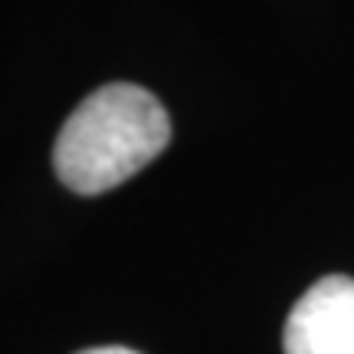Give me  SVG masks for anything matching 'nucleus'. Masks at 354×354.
<instances>
[{
	"mask_svg": "<svg viewBox=\"0 0 354 354\" xmlns=\"http://www.w3.org/2000/svg\"><path fill=\"white\" fill-rule=\"evenodd\" d=\"M171 141V118L148 88L112 82L79 102L53 148V167L69 190L95 197L125 184Z\"/></svg>",
	"mask_w": 354,
	"mask_h": 354,
	"instance_id": "obj_1",
	"label": "nucleus"
},
{
	"mask_svg": "<svg viewBox=\"0 0 354 354\" xmlns=\"http://www.w3.org/2000/svg\"><path fill=\"white\" fill-rule=\"evenodd\" d=\"M282 348L286 354H354V279H318L286 318Z\"/></svg>",
	"mask_w": 354,
	"mask_h": 354,
	"instance_id": "obj_2",
	"label": "nucleus"
},
{
	"mask_svg": "<svg viewBox=\"0 0 354 354\" xmlns=\"http://www.w3.org/2000/svg\"><path fill=\"white\" fill-rule=\"evenodd\" d=\"M79 354H138L131 348H118V344H109V348H88V351H79Z\"/></svg>",
	"mask_w": 354,
	"mask_h": 354,
	"instance_id": "obj_3",
	"label": "nucleus"
}]
</instances>
